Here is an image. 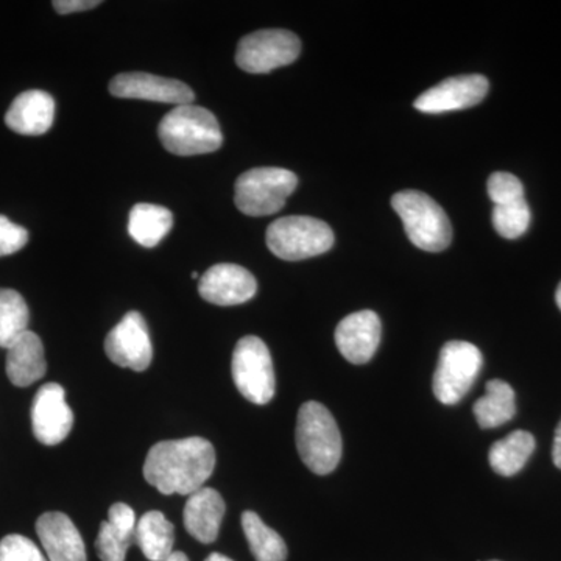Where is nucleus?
<instances>
[{"instance_id":"25","label":"nucleus","mask_w":561,"mask_h":561,"mask_svg":"<svg viewBox=\"0 0 561 561\" xmlns=\"http://www.w3.org/2000/svg\"><path fill=\"white\" fill-rule=\"evenodd\" d=\"M242 529L256 561H286L287 546L278 531L271 529L254 512L242 513Z\"/></svg>"},{"instance_id":"21","label":"nucleus","mask_w":561,"mask_h":561,"mask_svg":"<svg viewBox=\"0 0 561 561\" xmlns=\"http://www.w3.org/2000/svg\"><path fill=\"white\" fill-rule=\"evenodd\" d=\"M135 542L146 559L164 561L173 553L175 527L165 518L164 513L158 511L144 513L136 524Z\"/></svg>"},{"instance_id":"4","label":"nucleus","mask_w":561,"mask_h":561,"mask_svg":"<svg viewBox=\"0 0 561 561\" xmlns=\"http://www.w3.org/2000/svg\"><path fill=\"white\" fill-rule=\"evenodd\" d=\"M391 206L413 245L431 253L448 249L453 241L451 221L434 198L420 191H401L391 198Z\"/></svg>"},{"instance_id":"23","label":"nucleus","mask_w":561,"mask_h":561,"mask_svg":"<svg viewBox=\"0 0 561 561\" xmlns=\"http://www.w3.org/2000/svg\"><path fill=\"white\" fill-rule=\"evenodd\" d=\"M476 420L482 430H494L516 415L515 390L501 379L486 383V393L474 402Z\"/></svg>"},{"instance_id":"12","label":"nucleus","mask_w":561,"mask_h":561,"mask_svg":"<svg viewBox=\"0 0 561 561\" xmlns=\"http://www.w3.org/2000/svg\"><path fill=\"white\" fill-rule=\"evenodd\" d=\"M489 88V80L479 73L451 77V79L443 80L437 87L424 91L413 105L421 113L426 114L467 110L479 105L486 98Z\"/></svg>"},{"instance_id":"35","label":"nucleus","mask_w":561,"mask_h":561,"mask_svg":"<svg viewBox=\"0 0 561 561\" xmlns=\"http://www.w3.org/2000/svg\"><path fill=\"white\" fill-rule=\"evenodd\" d=\"M556 301L561 311V283L559 284V287H557Z\"/></svg>"},{"instance_id":"2","label":"nucleus","mask_w":561,"mask_h":561,"mask_svg":"<svg viewBox=\"0 0 561 561\" xmlns=\"http://www.w3.org/2000/svg\"><path fill=\"white\" fill-rule=\"evenodd\" d=\"M295 437L302 463L316 474H330L341 463V431L332 413L320 402L301 405Z\"/></svg>"},{"instance_id":"34","label":"nucleus","mask_w":561,"mask_h":561,"mask_svg":"<svg viewBox=\"0 0 561 561\" xmlns=\"http://www.w3.org/2000/svg\"><path fill=\"white\" fill-rule=\"evenodd\" d=\"M205 561H232V560L228 559V557L221 556V553L214 552V553H210L208 559H206Z\"/></svg>"},{"instance_id":"8","label":"nucleus","mask_w":561,"mask_h":561,"mask_svg":"<svg viewBox=\"0 0 561 561\" xmlns=\"http://www.w3.org/2000/svg\"><path fill=\"white\" fill-rule=\"evenodd\" d=\"M481 350L470 342L453 341L440 351L434 373V394L442 404L456 405L467 397L482 370Z\"/></svg>"},{"instance_id":"33","label":"nucleus","mask_w":561,"mask_h":561,"mask_svg":"<svg viewBox=\"0 0 561 561\" xmlns=\"http://www.w3.org/2000/svg\"><path fill=\"white\" fill-rule=\"evenodd\" d=\"M164 561H190V559H187L186 553L173 552L172 556L168 557Z\"/></svg>"},{"instance_id":"13","label":"nucleus","mask_w":561,"mask_h":561,"mask_svg":"<svg viewBox=\"0 0 561 561\" xmlns=\"http://www.w3.org/2000/svg\"><path fill=\"white\" fill-rule=\"evenodd\" d=\"M110 92L114 98L171 103L176 106L191 105L195 99L194 91L183 81L146 72L119 73L111 80Z\"/></svg>"},{"instance_id":"1","label":"nucleus","mask_w":561,"mask_h":561,"mask_svg":"<svg viewBox=\"0 0 561 561\" xmlns=\"http://www.w3.org/2000/svg\"><path fill=\"white\" fill-rule=\"evenodd\" d=\"M216 468V451L202 437L160 442L147 454L144 478L162 494L191 496Z\"/></svg>"},{"instance_id":"14","label":"nucleus","mask_w":561,"mask_h":561,"mask_svg":"<svg viewBox=\"0 0 561 561\" xmlns=\"http://www.w3.org/2000/svg\"><path fill=\"white\" fill-rule=\"evenodd\" d=\"M256 278L236 264H217L208 268L198 283L203 300L216 306H238L256 295Z\"/></svg>"},{"instance_id":"17","label":"nucleus","mask_w":561,"mask_h":561,"mask_svg":"<svg viewBox=\"0 0 561 561\" xmlns=\"http://www.w3.org/2000/svg\"><path fill=\"white\" fill-rule=\"evenodd\" d=\"M225 511L227 507L219 491L203 486L187 496L183 512L184 527L195 540L210 545L219 537Z\"/></svg>"},{"instance_id":"10","label":"nucleus","mask_w":561,"mask_h":561,"mask_svg":"<svg viewBox=\"0 0 561 561\" xmlns=\"http://www.w3.org/2000/svg\"><path fill=\"white\" fill-rule=\"evenodd\" d=\"M105 353L117 367L144 371L153 359L149 328L139 312L131 311L108 332Z\"/></svg>"},{"instance_id":"27","label":"nucleus","mask_w":561,"mask_h":561,"mask_svg":"<svg viewBox=\"0 0 561 561\" xmlns=\"http://www.w3.org/2000/svg\"><path fill=\"white\" fill-rule=\"evenodd\" d=\"M530 217L526 198L507 205H494L493 227L504 239H518L529 228Z\"/></svg>"},{"instance_id":"18","label":"nucleus","mask_w":561,"mask_h":561,"mask_svg":"<svg viewBox=\"0 0 561 561\" xmlns=\"http://www.w3.org/2000/svg\"><path fill=\"white\" fill-rule=\"evenodd\" d=\"M54 119V98L38 90L22 92L5 114L7 127L24 136L44 135L50 130Z\"/></svg>"},{"instance_id":"32","label":"nucleus","mask_w":561,"mask_h":561,"mask_svg":"<svg viewBox=\"0 0 561 561\" xmlns=\"http://www.w3.org/2000/svg\"><path fill=\"white\" fill-rule=\"evenodd\" d=\"M552 459L556 467L561 470V420L553 437Z\"/></svg>"},{"instance_id":"31","label":"nucleus","mask_w":561,"mask_h":561,"mask_svg":"<svg viewBox=\"0 0 561 561\" xmlns=\"http://www.w3.org/2000/svg\"><path fill=\"white\" fill-rule=\"evenodd\" d=\"M102 2L99 0H55L51 5L60 14H72L80 13V11H87L95 9L101 5Z\"/></svg>"},{"instance_id":"36","label":"nucleus","mask_w":561,"mask_h":561,"mask_svg":"<svg viewBox=\"0 0 561 561\" xmlns=\"http://www.w3.org/2000/svg\"><path fill=\"white\" fill-rule=\"evenodd\" d=\"M192 278L197 279L198 278V273L197 272H192Z\"/></svg>"},{"instance_id":"24","label":"nucleus","mask_w":561,"mask_h":561,"mask_svg":"<svg viewBox=\"0 0 561 561\" xmlns=\"http://www.w3.org/2000/svg\"><path fill=\"white\" fill-rule=\"evenodd\" d=\"M534 435L527 431L512 432L507 437L494 443L489 453L491 468L504 478L518 474L526 467L535 451Z\"/></svg>"},{"instance_id":"37","label":"nucleus","mask_w":561,"mask_h":561,"mask_svg":"<svg viewBox=\"0 0 561 561\" xmlns=\"http://www.w3.org/2000/svg\"><path fill=\"white\" fill-rule=\"evenodd\" d=\"M491 561H500V560H491Z\"/></svg>"},{"instance_id":"16","label":"nucleus","mask_w":561,"mask_h":561,"mask_svg":"<svg viewBox=\"0 0 561 561\" xmlns=\"http://www.w3.org/2000/svg\"><path fill=\"white\" fill-rule=\"evenodd\" d=\"M36 534L50 561H88L83 538L65 513L41 515L36 522Z\"/></svg>"},{"instance_id":"11","label":"nucleus","mask_w":561,"mask_h":561,"mask_svg":"<svg viewBox=\"0 0 561 561\" xmlns=\"http://www.w3.org/2000/svg\"><path fill=\"white\" fill-rule=\"evenodd\" d=\"M73 426V412L66 402L60 383H44L32 404V427L36 440L46 446L60 445Z\"/></svg>"},{"instance_id":"7","label":"nucleus","mask_w":561,"mask_h":561,"mask_svg":"<svg viewBox=\"0 0 561 561\" xmlns=\"http://www.w3.org/2000/svg\"><path fill=\"white\" fill-rule=\"evenodd\" d=\"M232 379L245 400L268 404L275 397V370L267 345L256 335H247L236 345L231 364Z\"/></svg>"},{"instance_id":"9","label":"nucleus","mask_w":561,"mask_h":561,"mask_svg":"<svg viewBox=\"0 0 561 561\" xmlns=\"http://www.w3.org/2000/svg\"><path fill=\"white\" fill-rule=\"evenodd\" d=\"M301 43L295 33L268 28L243 36L236 51L239 68L250 73H268L300 57Z\"/></svg>"},{"instance_id":"15","label":"nucleus","mask_w":561,"mask_h":561,"mask_svg":"<svg viewBox=\"0 0 561 561\" xmlns=\"http://www.w3.org/2000/svg\"><path fill=\"white\" fill-rule=\"evenodd\" d=\"M382 324L373 311L351 313L339 323L335 343L342 356L354 365L367 364L381 343Z\"/></svg>"},{"instance_id":"5","label":"nucleus","mask_w":561,"mask_h":561,"mask_svg":"<svg viewBox=\"0 0 561 561\" xmlns=\"http://www.w3.org/2000/svg\"><path fill=\"white\" fill-rule=\"evenodd\" d=\"M265 241L279 260L302 261L330 251L334 232L330 225L316 217L290 216L273 221Z\"/></svg>"},{"instance_id":"20","label":"nucleus","mask_w":561,"mask_h":561,"mask_svg":"<svg viewBox=\"0 0 561 561\" xmlns=\"http://www.w3.org/2000/svg\"><path fill=\"white\" fill-rule=\"evenodd\" d=\"M136 515L124 502L111 505L108 522L101 524L95 551L102 561H125L127 551L135 542Z\"/></svg>"},{"instance_id":"28","label":"nucleus","mask_w":561,"mask_h":561,"mask_svg":"<svg viewBox=\"0 0 561 561\" xmlns=\"http://www.w3.org/2000/svg\"><path fill=\"white\" fill-rule=\"evenodd\" d=\"M489 195L494 205L524 201L522 180L513 173L494 172L489 180Z\"/></svg>"},{"instance_id":"30","label":"nucleus","mask_w":561,"mask_h":561,"mask_svg":"<svg viewBox=\"0 0 561 561\" xmlns=\"http://www.w3.org/2000/svg\"><path fill=\"white\" fill-rule=\"evenodd\" d=\"M27 242L28 232L25 228L13 224L5 216H0V257L18 253Z\"/></svg>"},{"instance_id":"22","label":"nucleus","mask_w":561,"mask_h":561,"mask_svg":"<svg viewBox=\"0 0 561 561\" xmlns=\"http://www.w3.org/2000/svg\"><path fill=\"white\" fill-rule=\"evenodd\" d=\"M171 210L151 203H138L133 206L128 217V232L139 245L153 249L172 230Z\"/></svg>"},{"instance_id":"6","label":"nucleus","mask_w":561,"mask_h":561,"mask_svg":"<svg viewBox=\"0 0 561 561\" xmlns=\"http://www.w3.org/2000/svg\"><path fill=\"white\" fill-rule=\"evenodd\" d=\"M297 186V175L287 169H251L236 181V206L250 217L272 216L284 208Z\"/></svg>"},{"instance_id":"3","label":"nucleus","mask_w":561,"mask_h":561,"mask_svg":"<svg viewBox=\"0 0 561 561\" xmlns=\"http://www.w3.org/2000/svg\"><path fill=\"white\" fill-rule=\"evenodd\" d=\"M164 149L176 157L213 153L224 144L219 122L210 111L195 105L175 106L158 128Z\"/></svg>"},{"instance_id":"26","label":"nucleus","mask_w":561,"mask_h":561,"mask_svg":"<svg viewBox=\"0 0 561 561\" xmlns=\"http://www.w3.org/2000/svg\"><path fill=\"white\" fill-rule=\"evenodd\" d=\"M31 312L20 291L0 289V348L9 350L27 331Z\"/></svg>"},{"instance_id":"29","label":"nucleus","mask_w":561,"mask_h":561,"mask_svg":"<svg viewBox=\"0 0 561 561\" xmlns=\"http://www.w3.org/2000/svg\"><path fill=\"white\" fill-rule=\"evenodd\" d=\"M0 561H47L38 546L22 535H9L0 541Z\"/></svg>"},{"instance_id":"19","label":"nucleus","mask_w":561,"mask_h":561,"mask_svg":"<svg viewBox=\"0 0 561 561\" xmlns=\"http://www.w3.org/2000/svg\"><path fill=\"white\" fill-rule=\"evenodd\" d=\"M7 376L13 386L28 387L44 378L47 371L46 354L39 335L22 332L7 350Z\"/></svg>"}]
</instances>
